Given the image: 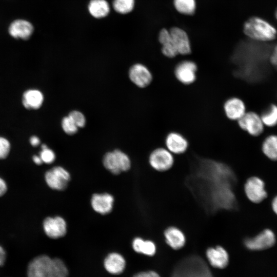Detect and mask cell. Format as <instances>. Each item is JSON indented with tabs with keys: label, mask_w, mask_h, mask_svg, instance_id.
<instances>
[{
	"label": "cell",
	"mask_w": 277,
	"mask_h": 277,
	"mask_svg": "<svg viewBox=\"0 0 277 277\" xmlns=\"http://www.w3.org/2000/svg\"><path fill=\"white\" fill-rule=\"evenodd\" d=\"M189 180L193 192L211 211L230 210L236 207L233 189L235 176L227 164L202 159Z\"/></svg>",
	"instance_id": "1"
},
{
	"label": "cell",
	"mask_w": 277,
	"mask_h": 277,
	"mask_svg": "<svg viewBox=\"0 0 277 277\" xmlns=\"http://www.w3.org/2000/svg\"><path fill=\"white\" fill-rule=\"evenodd\" d=\"M68 269L60 259L40 254L33 258L27 268V277H68Z\"/></svg>",
	"instance_id": "2"
},
{
	"label": "cell",
	"mask_w": 277,
	"mask_h": 277,
	"mask_svg": "<svg viewBox=\"0 0 277 277\" xmlns=\"http://www.w3.org/2000/svg\"><path fill=\"white\" fill-rule=\"evenodd\" d=\"M171 277H213L206 262L200 257L190 256L175 266Z\"/></svg>",
	"instance_id": "3"
},
{
	"label": "cell",
	"mask_w": 277,
	"mask_h": 277,
	"mask_svg": "<svg viewBox=\"0 0 277 277\" xmlns=\"http://www.w3.org/2000/svg\"><path fill=\"white\" fill-rule=\"evenodd\" d=\"M243 32L250 38L258 42H268L276 35L275 28L266 21L256 16L248 18L244 24Z\"/></svg>",
	"instance_id": "4"
},
{
	"label": "cell",
	"mask_w": 277,
	"mask_h": 277,
	"mask_svg": "<svg viewBox=\"0 0 277 277\" xmlns=\"http://www.w3.org/2000/svg\"><path fill=\"white\" fill-rule=\"evenodd\" d=\"M103 164L106 169L114 174L126 171L131 167L128 155L119 149L107 152L103 156Z\"/></svg>",
	"instance_id": "5"
},
{
	"label": "cell",
	"mask_w": 277,
	"mask_h": 277,
	"mask_svg": "<svg viewBox=\"0 0 277 277\" xmlns=\"http://www.w3.org/2000/svg\"><path fill=\"white\" fill-rule=\"evenodd\" d=\"M44 181L50 189L56 191L64 190L70 180L69 172L60 166L52 167L45 172Z\"/></svg>",
	"instance_id": "6"
},
{
	"label": "cell",
	"mask_w": 277,
	"mask_h": 277,
	"mask_svg": "<svg viewBox=\"0 0 277 277\" xmlns=\"http://www.w3.org/2000/svg\"><path fill=\"white\" fill-rule=\"evenodd\" d=\"M148 161L153 169L163 172L171 169L174 163V158L173 154L166 147H158L151 152Z\"/></svg>",
	"instance_id": "7"
},
{
	"label": "cell",
	"mask_w": 277,
	"mask_h": 277,
	"mask_svg": "<svg viewBox=\"0 0 277 277\" xmlns=\"http://www.w3.org/2000/svg\"><path fill=\"white\" fill-rule=\"evenodd\" d=\"M42 227L45 235L52 239L62 238L67 232L66 221L58 215L46 217L42 222Z\"/></svg>",
	"instance_id": "8"
},
{
	"label": "cell",
	"mask_w": 277,
	"mask_h": 277,
	"mask_svg": "<svg viewBox=\"0 0 277 277\" xmlns=\"http://www.w3.org/2000/svg\"><path fill=\"white\" fill-rule=\"evenodd\" d=\"M275 243V236L273 232L266 229L252 238H246L244 246L252 251L263 250L272 247Z\"/></svg>",
	"instance_id": "9"
},
{
	"label": "cell",
	"mask_w": 277,
	"mask_h": 277,
	"mask_svg": "<svg viewBox=\"0 0 277 277\" xmlns=\"http://www.w3.org/2000/svg\"><path fill=\"white\" fill-rule=\"evenodd\" d=\"M244 190L248 199L254 203L262 202L267 196L263 181L257 176L248 178L244 184Z\"/></svg>",
	"instance_id": "10"
},
{
	"label": "cell",
	"mask_w": 277,
	"mask_h": 277,
	"mask_svg": "<svg viewBox=\"0 0 277 277\" xmlns=\"http://www.w3.org/2000/svg\"><path fill=\"white\" fill-rule=\"evenodd\" d=\"M197 66L191 60H183L175 67L174 74L177 80L185 85L193 84L196 79Z\"/></svg>",
	"instance_id": "11"
},
{
	"label": "cell",
	"mask_w": 277,
	"mask_h": 277,
	"mask_svg": "<svg viewBox=\"0 0 277 277\" xmlns=\"http://www.w3.org/2000/svg\"><path fill=\"white\" fill-rule=\"evenodd\" d=\"M128 74L130 81L140 88L147 87L153 80L152 74L149 69L141 63L132 65L129 69Z\"/></svg>",
	"instance_id": "12"
},
{
	"label": "cell",
	"mask_w": 277,
	"mask_h": 277,
	"mask_svg": "<svg viewBox=\"0 0 277 277\" xmlns=\"http://www.w3.org/2000/svg\"><path fill=\"white\" fill-rule=\"evenodd\" d=\"M238 122L239 127L251 135L258 136L263 131L261 117L254 112H246Z\"/></svg>",
	"instance_id": "13"
},
{
	"label": "cell",
	"mask_w": 277,
	"mask_h": 277,
	"mask_svg": "<svg viewBox=\"0 0 277 277\" xmlns=\"http://www.w3.org/2000/svg\"><path fill=\"white\" fill-rule=\"evenodd\" d=\"M172 44L179 54L186 55L191 53L190 41L187 33L179 27H172L169 29Z\"/></svg>",
	"instance_id": "14"
},
{
	"label": "cell",
	"mask_w": 277,
	"mask_h": 277,
	"mask_svg": "<svg viewBox=\"0 0 277 277\" xmlns=\"http://www.w3.org/2000/svg\"><path fill=\"white\" fill-rule=\"evenodd\" d=\"M165 147L173 155L184 153L189 147L187 139L181 133L172 131L165 138Z\"/></svg>",
	"instance_id": "15"
},
{
	"label": "cell",
	"mask_w": 277,
	"mask_h": 277,
	"mask_svg": "<svg viewBox=\"0 0 277 277\" xmlns=\"http://www.w3.org/2000/svg\"><path fill=\"white\" fill-rule=\"evenodd\" d=\"M206 256L209 264L219 269L226 268L229 263V254L222 246L217 245L209 247L206 251Z\"/></svg>",
	"instance_id": "16"
},
{
	"label": "cell",
	"mask_w": 277,
	"mask_h": 277,
	"mask_svg": "<svg viewBox=\"0 0 277 277\" xmlns=\"http://www.w3.org/2000/svg\"><path fill=\"white\" fill-rule=\"evenodd\" d=\"M223 110L227 118L231 121H238L246 112L245 103L237 97L228 98L224 103Z\"/></svg>",
	"instance_id": "17"
},
{
	"label": "cell",
	"mask_w": 277,
	"mask_h": 277,
	"mask_svg": "<svg viewBox=\"0 0 277 277\" xmlns=\"http://www.w3.org/2000/svg\"><path fill=\"white\" fill-rule=\"evenodd\" d=\"M164 236L166 244L175 250L182 248L186 242L185 233L180 228L175 226L166 227L164 231Z\"/></svg>",
	"instance_id": "18"
},
{
	"label": "cell",
	"mask_w": 277,
	"mask_h": 277,
	"mask_svg": "<svg viewBox=\"0 0 277 277\" xmlns=\"http://www.w3.org/2000/svg\"><path fill=\"white\" fill-rule=\"evenodd\" d=\"M113 196L109 193H95L91 199V205L92 209L97 213L107 214L113 208Z\"/></svg>",
	"instance_id": "19"
},
{
	"label": "cell",
	"mask_w": 277,
	"mask_h": 277,
	"mask_svg": "<svg viewBox=\"0 0 277 277\" xmlns=\"http://www.w3.org/2000/svg\"><path fill=\"white\" fill-rule=\"evenodd\" d=\"M8 31L10 35L15 38L27 40L32 34L33 27L27 21L16 19L10 25Z\"/></svg>",
	"instance_id": "20"
},
{
	"label": "cell",
	"mask_w": 277,
	"mask_h": 277,
	"mask_svg": "<svg viewBox=\"0 0 277 277\" xmlns=\"http://www.w3.org/2000/svg\"><path fill=\"white\" fill-rule=\"evenodd\" d=\"M125 258L120 253L112 252L105 259L104 266L106 270L112 274L122 273L126 267Z\"/></svg>",
	"instance_id": "21"
},
{
	"label": "cell",
	"mask_w": 277,
	"mask_h": 277,
	"mask_svg": "<svg viewBox=\"0 0 277 277\" xmlns=\"http://www.w3.org/2000/svg\"><path fill=\"white\" fill-rule=\"evenodd\" d=\"M44 96L43 93L37 89L26 90L23 95L22 103L24 107L29 110H36L43 105Z\"/></svg>",
	"instance_id": "22"
},
{
	"label": "cell",
	"mask_w": 277,
	"mask_h": 277,
	"mask_svg": "<svg viewBox=\"0 0 277 277\" xmlns=\"http://www.w3.org/2000/svg\"><path fill=\"white\" fill-rule=\"evenodd\" d=\"M158 39L162 45L161 52L165 56L173 58L179 55L172 44L169 30L165 28H162L159 33Z\"/></svg>",
	"instance_id": "23"
},
{
	"label": "cell",
	"mask_w": 277,
	"mask_h": 277,
	"mask_svg": "<svg viewBox=\"0 0 277 277\" xmlns=\"http://www.w3.org/2000/svg\"><path fill=\"white\" fill-rule=\"evenodd\" d=\"M132 246L134 251L147 256H152L156 252V246L153 241L145 240L140 237L134 239Z\"/></svg>",
	"instance_id": "24"
},
{
	"label": "cell",
	"mask_w": 277,
	"mask_h": 277,
	"mask_svg": "<svg viewBox=\"0 0 277 277\" xmlns=\"http://www.w3.org/2000/svg\"><path fill=\"white\" fill-rule=\"evenodd\" d=\"M90 14L96 18L106 16L110 11V7L105 0H91L88 5Z\"/></svg>",
	"instance_id": "25"
},
{
	"label": "cell",
	"mask_w": 277,
	"mask_h": 277,
	"mask_svg": "<svg viewBox=\"0 0 277 277\" xmlns=\"http://www.w3.org/2000/svg\"><path fill=\"white\" fill-rule=\"evenodd\" d=\"M262 151L269 159L277 161V136L271 135L265 138L262 144Z\"/></svg>",
	"instance_id": "26"
},
{
	"label": "cell",
	"mask_w": 277,
	"mask_h": 277,
	"mask_svg": "<svg viewBox=\"0 0 277 277\" xmlns=\"http://www.w3.org/2000/svg\"><path fill=\"white\" fill-rule=\"evenodd\" d=\"M173 4L179 13L187 15L193 14L196 8L195 0H173Z\"/></svg>",
	"instance_id": "27"
},
{
	"label": "cell",
	"mask_w": 277,
	"mask_h": 277,
	"mask_svg": "<svg viewBox=\"0 0 277 277\" xmlns=\"http://www.w3.org/2000/svg\"><path fill=\"white\" fill-rule=\"evenodd\" d=\"M263 124L268 127H273L277 124V106L270 105L260 116Z\"/></svg>",
	"instance_id": "28"
},
{
	"label": "cell",
	"mask_w": 277,
	"mask_h": 277,
	"mask_svg": "<svg viewBox=\"0 0 277 277\" xmlns=\"http://www.w3.org/2000/svg\"><path fill=\"white\" fill-rule=\"evenodd\" d=\"M112 5L117 13L127 14L133 10L134 0H113Z\"/></svg>",
	"instance_id": "29"
},
{
	"label": "cell",
	"mask_w": 277,
	"mask_h": 277,
	"mask_svg": "<svg viewBox=\"0 0 277 277\" xmlns=\"http://www.w3.org/2000/svg\"><path fill=\"white\" fill-rule=\"evenodd\" d=\"M43 164L49 165L55 160L56 155L54 151L49 148L46 144H42L41 150L38 154Z\"/></svg>",
	"instance_id": "30"
},
{
	"label": "cell",
	"mask_w": 277,
	"mask_h": 277,
	"mask_svg": "<svg viewBox=\"0 0 277 277\" xmlns=\"http://www.w3.org/2000/svg\"><path fill=\"white\" fill-rule=\"evenodd\" d=\"M61 126L64 132L69 135L76 133L79 129L68 115L63 117Z\"/></svg>",
	"instance_id": "31"
},
{
	"label": "cell",
	"mask_w": 277,
	"mask_h": 277,
	"mask_svg": "<svg viewBox=\"0 0 277 277\" xmlns=\"http://www.w3.org/2000/svg\"><path fill=\"white\" fill-rule=\"evenodd\" d=\"M73 120L78 128H82L86 124V118L84 114L80 111L73 110L68 114Z\"/></svg>",
	"instance_id": "32"
},
{
	"label": "cell",
	"mask_w": 277,
	"mask_h": 277,
	"mask_svg": "<svg viewBox=\"0 0 277 277\" xmlns=\"http://www.w3.org/2000/svg\"><path fill=\"white\" fill-rule=\"evenodd\" d=\"M11 145L10 141L3 136H0V160L8 157L11 152Z\"/></svg>",
	"instance_id": "33"
},
{
	"label": "cell",
	"mask_w": 277,
	"mask_h": 277,
	"mask_svg": "<svg viewBox=\"0 0 277 277\" xmlns=\"http://www.w3.org/2000/svg\"><path fill=\"white\" fill-rule=\"evenodd\" d=\"M9 190V185L6 180L0 175V198L5 196Z\"/></svg>",
	"instance_id": "34"
},
{
	"label": "cell",
	"mask_w": 277,
	"mask_h": 277,
	"mask_svg": "<svg viewBox=\"0 0 277 277\" xmlns=\"http://www.w3.org/2000/svg\"><path fill=\"white\" fill-rule=\"evenodd\" d=\"M133 277H161L154 271H141L135 274Z\"/></svg>",
	"instance_id": "35"
},
{
	"label": "cell",
	"mask_w": 277,
	"mask_h": 277,
	"mask_svg": "<svg viewBox=\"0 0 277 277\" xmlns=\"http://www.w3.org/2000/svg\"><path fill=\"white\" fill-rule=\"evenodd\" d=\"M270 61L273 66L277 68V45L272 51L270 56Z\"/></svg>",
	"instance_id": "36"
},
{
	"label": "cell",
	"mask_w": 277,
	"mask_h": 277,
	"mask_svg": "<svg viewBox=\"0 0 277 277\" xmlns=\"http://www.w3.org/2000/svg\"><path fill=\"white\" fill-rule=\"evenodd\" d=\"M7 259V252L3 246L0 245V267L5 264Z\"/></svg>",
	"instance_id": "37"
},
{
	"label": "cell",
	"mask_w": 277,
	"mask_h": 277,
	"mask_svg": "<svg viewBox=\"0 0 277 277\" xmlns=\"http://www.w3.org/2000/svg\"><path fill=\"white\" fill-rule=\"evenodd\" d=\"M29 143L32 147H36L41 143L39 138L35 135H33L29 139Z\"/></svg>",
	"instance_id": "38"
},
{
	"label": "cell",
	"mask_w": 277,
	"mask_h": 277,
	"mask_svg": "<svg viewBox=\"0 0 277 277\" xmlns=\"http://www.w3.org/2000/svg\"><path fill=\"white\" fill-rule=\"evenodd\" d=\"M32 161L33 163L37 166H41L43 164V163L39 155H33L32 156Z\"/></svg>",
	"instance_id": "39"
},
{
	"label": "cell",
	"mask_w": 277,
	"mask_h": 277,
	"mask_svg": "<svg viewBox=\"0 0 277 277\" xmlns=\"http://www.w3.org/2000/svg\"><path fill=\"white\" fill-rule=\"evenodd\" d=\"M272 208L274 213L277 215V196H276L272 200Z\"/></svg>",
	"instance_id": "40"
},
{
	"label": "cell",
	"mask_w": 277,
	"mask_h": 277,
	"mask_svg": "<svg viewBox=\"0 0 277 277\" xmlns=\"http://www.w3.org/2000/svg\"><path fill=\"white\" fill-rule=\"evenodd\" d=\"M275 17L277 19V8L276 9V10L275 11Z\"/></svg>",
	"instance_id": "41"
}]
</instances>
